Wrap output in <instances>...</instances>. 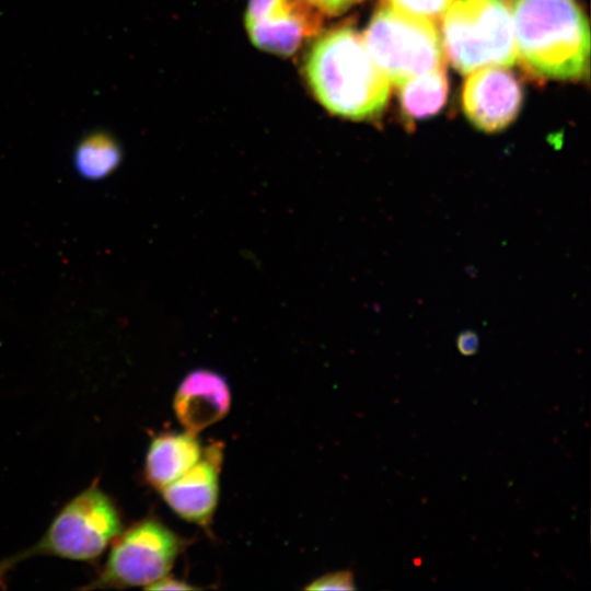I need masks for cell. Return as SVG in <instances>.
I'll list each match as a JSON object with an SVG mask.
<instances>
[{
  "instance_id": "1",
  "label": "cell",
  "mask_w": 591,
  "mask_h": 591,
  "mask_svg": "<svg viewBox=\"0 0 591 591\" xmlns=\"http://www.w3.org/2000/svg\"><path fill=\"white\" fill-rule=\"evenodd\" d=\"M304 73L314 96L336 116L370 120L386 106L390 81L352 27L323 34L306 56Z\"/></svg>"
},
{
  "instance_id": "2",
  "label": "cell",
  "mask_w": 591,
  "mask_h": 591,
  "mask_svg": "<svg viewBox=\"0 0 591 591\" xmlns=\"http://www.w3.org/2000/svg\"><path fill=\"white\" fill-rule=\"evenodd\" d=\"M517 57L533 76L580 80L588 73L590 32L576 0H511Z\"/></svg>"
},
{
  "instance_id": "3",
  "label": "cell",
  "mask_w": 591,
  "mask_h": 591,
  "mask_svg": "<svg viewBox=\"0 0 591 591\" xmlns=\"http://www.w3.org/2000/svg\"><path fill=\"white\" fill-rule=\"evenodd\" d=\"M121 529V518L116 505L93 484L59 510L34 545L0 561V584L14 566L35 556L95 560Z\"/></svg>"
},
{
  "instance_id": "4",
  "label": "cell",
  "mask_w": 591,
  "mask_h": 591,
  "mask_svg": "<svg viewBox=\"0 0 591 591\" xmlns=\"http://www.w3.org/2000/svg\"><path fill=\"white\" fill-rule=\"evenodd\" d=\"M442 21L445 57L462 73L518 61L512 15L505 0H453Z\"/></svg>"
},
{
  "instance_id": "5",
  "label": "cell",
  "mask_w": 591,
  "mask_h": 591,
  "mask_svg": "<svg viewBox=\"0 0 591 591\" xmlns=\"http://www.w3.org/2000/svg\"><path fill=\"white\" fill-rule=\"evenodd\" d=\"M362 40L371 58L396 86L445 66L434 23L389 4L374 12Z\"/></svg>"
},
{
  "instance_id": "6",
  "label": "cell",
  "mask_w": 591,
  "mask_h": 591,
  "mask_svg": "<svg viewBox=\"0 0 591 591\" xmlns=\"http://www.w3.org/2000/svg\"><path fill=\"white\" fill-rule=\"evenodd\" d=\"M111 543L103 567L83 589L144 588L167 575L186 542L150 517L120 531Z\"/></svg>"
},
{
  "instance_id": "7",
  "label": "cell",
  "mask_w": 591,
  "mask_h": 591,
  "mask_svg": "<svg viewBox=\"0 0 591 591\" xmlns=\"http://www.w3.org/2000/svg\"><path fill=\"white\" fill-rule=\"evenodd\" d=\"M522 88L505 67H486L470 73L462 92V105L468 120L485 132L507 128L518 116Z\"/></svg>"
},
{
  "instance_id": "8",
  "label": "cell",
  "mask_w": 591,
  "mask_h": 591,
  "mask_svg": "<svg viewBox=\"0 0 591 591\" xmlns=\"http://www.w3.org/2000/svg\"><path fill=\"white\" fill-rule=\"evenodd\" d=\"M223 444L212 442L181 477L161 489L166 505L182 519L201 526L213 517L219 498Z\"/></svg>"
},
{
  "instance_id": "9",
  "label": "cell",
  "mask_w": 591,
  "mask_h": 591,
  "mask_svg": "<svg viewBox=\"0 0 591 591\" xmlns=\"http://www.w3.org/2000/svg\"><path fill=\"white\" fill-rule=\"evenodd\" d=\"M230 405L231 392L225 379L207 369L189 372L173 401L176 418L186 431L195 434L221 420Z\"/></svg>"
},
{
  "instance_id": "10",
  "label": "cell",
  "mask_w": 591,
  "mask_h": 591,
  "mask_svg": "<svg viewBox=\"0 0 591 591\" xmlns=\"http://www.w3.org/2000/svg\"><path fill=\"white\" fill-rule=\"evenodd\" d=\"M321 12L301 0H290L269 16L245 23L251 42L259 49L291 56L302 43L314 36L321 25Z\"/></svg>"
},
{
  "instance_id": "11",
  "label": "cell",
  "mask_w": 591,
  "mask_h": 591,
  "mask_svg": "<svg viewBox=\"0 0 591 591\" xmlns=\"http://www.w3.org/2000/svg\"><path fill=\"white\" fill-rule=\"evenodd\" d=\"M202 448L197 434L163 432L154 437L148 448L144 478L154 488L162 489L185 472L201 456Z\"/></svg>"
},
{
  "instance_id": "12",
  "label": "cell",
  "mask_w": 591,
  "mask_h": 591,
  "mask_svg": "<svg viewBox=\"0 0 591 591\" xmlns=\"http://www.w3.org/2000/svg\"><path fill=\"white\" fill-rule=\"evenodd\" d=\"M399 105L407 120H418L436 115L448 96V78L444 68L413 78L399 86Z\"/></svg>"
},
{
  "instance_id": "13",
  "label": "cell",
  "mask_w": 591,
  "mask_h": 591,
  "mask_svg": "<svg viewBox=\"0 0 591 591\" xmlns=\"http://www.w3.org/2000/svg\"><path fill=\"white\" fill-rule=\"evenodd\" d=\"M120 161V146L105 131H94L83 137L73 153L76 171L90 181L107 177L118 167Z\"/></svg>"
},
{
  "instance_id": "14",
  "label": "cell",
  "mask_w": 591,
  "mask_h": 591,
  "mask_svg": "<svg viewBox=\"0 0 591 591\" xmlns=\"http://www.w3.org/2000/svg\"><path fill=\"white\" fill-rule=\"evenodd\" d=\"M389 5L407 14L434 22L440 19L453 0H385Z\"/></svg>"
},
{
  "instance_id": "15",
  "label": "cell",
  "mask_w": 591,
  "mask_h": 591,
  "mask_svg": "<svg viewBox=\"0 0 591 591\" xmlns=\"http://www.w3.org/2000/svg\"><path fill=\"white\" fill-rule=\"evenodd\" d=\"M355 588L354 573L349 570L326 573L305 587L308 590H354Z\"/></svg>"
},
{
  "instance_id": "16",
  "label": "cell",
  "mask_w": 591,
  "mask_h": 591,
  "mask_svg": "<svg viewBox=\"0 0 591 591\" xmlns=\"http://www.w3.org/2000/svg\"><path fill=\"white\" fill-rule=\"evenodd\" d=\"M290 0H250L245 13V23L255 22L283 8Z\"/></svg>"
},
{
  "instance_id": "17",
  "label": "cell",
  "mask_w": 591,
  "mask_h": 591,
  "mask_svg": "<svg viewBox=\"0 0 591 591\" xmlns=\"http://www.w3.org/2000/svg\"><path fill=\"white\" fill-rule=\"evenodd\" d=\"M361 0H314L313 7L321 13L339 14Z\"/></svg>"
},
{
  "instance_id": "18",
  "label": "cell",
  "mask_w": 591,
  "mask_h": 591,
  "mask_svg": "<svg viewBox=\"0 0 591 591\" xmlns=\"http://www.w3.org/2000/svg\"><path fill=\"white\" fill-rule=\"evenodd\" d=\"M147 590H195L194 586L188 584L183 580H178L172 577L164 576L159 580L144 587Z\"/></svg>"
},
{
  "instance_id": "19",
  "label": "cell",
  "mask_w": 591,
  "mask_h": 591,
  "mask_svg": "<svg viewBox=\"0 0 591 591\" xmlns=\"http://www.w3.org/2000/svg\"><path fill=\"white\" fill-rule=\"evenodd\" d=\"M459 351L464 356H472L478 350V337L474 332L465 331L456 339Z\"/></svg>"
}]
</instances>
